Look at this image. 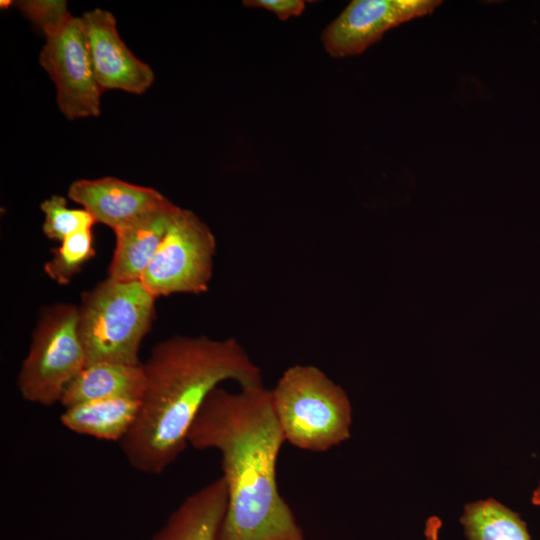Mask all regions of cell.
Segmentation results:
<instances>
[{
    "label": "cell",
    "mask_w": 540,
    "mask_h": 540,
    "mask_svg": "<svg viewBox=\"0 0 540 540\" xmlns=\"http://www.w3.org/2000/svg\"><path fill=\"white\" fill-rule=\"evenodd\" d=\"M460 522L468 540H531L520 516L494 499L466 505Z\"/></svg>",
    "instance_id": "9a60e30c"
},
{
    "label": "cell",
    "mask_w": 540,
    "mask_h": 540,
    "mask_svg": "<svg viewBox=\"0 0 540 540\" xmlns=\"http://www.w3.org/2000/svg\"><path fill=\"white\" fill-rule=\"evenodd\" d=\"M142 365L141 407L119 445L129 464L145 474L162 473L184 451L193 422L218 384L264 386L261 369L234 338L176 336L159 342Z\"/></svg>",
    "instance_id": "7a4b0ae2"
},
{
    "label": "cell",
    "mask_w": 540,
    "mask_h": 540,
    "mask_svg": "<svg viewBox=\"0 0 540 540\" xmlns=\"http://www.w3.org/2000/svg\"><path fill=\"white\" fill-rule=\"evenodd\" d=\"M216 241L192 211L178 208L141 282L155 297L208 290Z\"/></svg>",
    "instance_id": "52a82bcc"
},
{
    "label": "cell",
    "mask_w": 540,
    "mask_h": 540,
    "mask_svg": "<svg viewBox=\"0 0 540 540\" xmlns=\"http://www.w3.org/2000/svg\"><path fill=\"white\" fill-rule=\"evenodd\" d=\"M245 7L263 8L273 12L281 21H286L290 17L300 16L306 7V2L302 0H245Z\"/></svg>",
    "instance_id": "ac0fdd59"
},
{
    "label": "cell",
    "mask_w": 540,
    "mask_h": 540,
    "mask_svg": "<svg viewBox=\"0 0 540 540\" xmlns=\"http://www.w3.org/2000/svg\"><path fill=\"white\" fill-rule=\"evenodd\" d=\"M179 207L168 200L159 208L114 230L116 242L108 274L110 278L140 280Z\"/></svg>",
    "instance_id": "8fae6325"
},
{
    "label": "cell",
    "mask_w": 540,
    "mask_h": 540,
    "mask_svg": "<svg viewBox=\"0 0 540 540\" xmlns=\"http://www.w3.org/2000/svg\"><path fill=\"white\" fill-rule=\"evenodd\" d=\"M40 207L44 214L43 233L52 240L62 241L69 235L92 229L96 223L85 209L69 208L63 196L52 195Z\"/></svg>",
    "instance_id": "e0dca14e"
},
{
    "label": "cell",
    "mask_w": 540,
    "mask_h": 540,
    "mask_svg": "<svg viewBox=\"0 0 540 540\" xmlns=\"http://www.w3.org/2000/svg\"><path fill=\"white\" fill-rule=\"evenodd\" d=\"M441 520L437 517H430L425 525L426 540H439Z\"/></svg>",
    "instance_id": "d6986e66"
},
{
    "label": "cell",
    "mask_w": 540,
    "mask_h": 540,
    "mask_svg": "<svg viewBox=\"0 0 540 540\" xmlns=\"http://www.w3.org/2000/svg\"><path fill=\"white\" fill-rule=\"evenodd\" d=\"M45 36L39 63L57 90L60 111L68 119L100 114L102 90L93 72L81 18L59 0H26L15 4Z\"/></svg>",
    "instance_id": "277c9868"
},
{
    "label": "cell",
    "mask_w": 540,
    "mask_h": 540,
    "mask_svg": "<svg viewBox=\"0 0 540 540\" xmlns=\"http://www.w3.org/2000/svg\"><path fill=\"white\" fill-rule=\"evenodd\" d=\"M140 407L137 398L91 401L65 408L60 421L75 433L120 442L134 425Z\"/></svg>",
    "instance_id": "5bb4252c"
},
{
    "label": "cell",
    "mask_w": 540,
    "mask_h": 540,
    "mask_svg": "<svg viewBox=\"0 0 540 540\" xmlns=\"http://www.w3.org/2000/svg\"><path fill=\"white\" fill-rule=\"evenodd\" d=\"M441 3L438 0H353L324 28L322 45L332 58L359 55L390 29L432 14Z\"/></svg>",
    "instance_id": "ba28073f"
},
{
    "label": "cell",
    "mask_w": 540,
    "mask_h": 540,
    "mask_svg": "<svg viewBox=\"0 0 540 540\" xmlns=\"http://www.w3.org/2000/svg\"><path fill=\"white\" fill-rule=\"evenodd\" d=\"M60 242L53 250V257L44 265V271L58 284L66 285L95 254L92 229L69 235Z\"/></svg>",
    "instance_id": "2e32d148"
},
{
    "label": "cell",
    "mask_w": 540,
    "mask_h": 540,
    "mask_svg": "<svg viewBox=\"0 0 540 540\" xmlns=\"http://www.w3.org/2000/svg\"><path fill=\"white\" fill-rule=\"evenodd\" d=\"M532 502L534 505H540V482L533 493Z\"/></svg>",
    "instance_id": "ffe728a7"
},
{
    "label": "cell",
    "mask_w": 540,
    "mask_h": 540,
    "mask_svg": "<svg viewBox=\"0 0 540 540\" xmlns=\"http://www.w3.org/2000/svg\"><path fill=\"white\" fill-rule=\"evenodd\" d=\"M285 442L264 386L215 388L189 434L195 449L221 455L228 503L218 540H305L279 492L277 461Z\"/></svg>",
    "instance_id": "6da1fadb"
},
{
    "label": "cell",
    "mask_w": 540,
    "mask_h": 540,
    "mask_svg": "<svg viewBox=\"0 0 540 540\" xmlns=\"http://www.w3.org/2000/svg\"><path fill=\"white\" fill-rule=\"evenodd\" d=\"M85 366L78 307L57 304L44 311L36 327L18 374L19 392L26 401L49 406Z\"/></svg>",
    "instance_id": "8992f818"
},
{
    "label": "cell",
    "mask_w": 540,
    "mask_h": 540,
    "mask_svg": "<svg viewBox=\"0 0 540 540\" xmlns=\"http://www.w3.org/2000/svg\"><path fill=\"white\" fill-rule=\"evenodd\" d=\"M12 1H1V7L7 8L9 5H11Z\"/></svg>",
    "instance_id": "44dd1931"
},
{
    "label": "cell",
    "mask_w": 540,
    "mask_h": 540,
    "mask_svg": "<svg viewBox=\"0 0 540 540\" xmlns=\"http://www.w3.org/2000/svg\"><path fill=\"white\" fill-rule=\"evenodd\" d=\"M143 365L99 362L86 365L65 387L60 403L70 407L111 398L142 399L145 391Z\"/></svg>",
    "instance_id": "4fadbf2b"
},
{
    "label": "cell",
    "mask_w": 540,
    "mask_h": 540,
    "mask_svg": "<svg viewBox=\"0 0 540 540\" xmlns=\"http://www.w3.org/2000/svg\"><path fill=\"white\" fill-rule=\"evenodd\" d=\"M80 18L95 79L101 90L144 93L152 85L154 73L122 41L113 14L96 8Z\"/></svg>",
    "instance_id": "9c48e42d"
},
{
    "label": "cell",
    "mask_w": 540,
    "mask_h": 540,
    "mask_svg": "<svg viewBox=\"0 0 540 540\" xmlns=\"http://www.w3.org/2000/svg\"><path fill=\"white\" fill-rule=\"evenodd\" d=\"M155 298L141 280L110 277L84 292L78 311L86 365L141 364L138 351L154 317Z\"/></svg>",
    "instance_id": "5b68a950"
},
{
    "label": "cell",
    "mask_w": 540,
    "mask_h": 540,
    "mask_svg": "<svg viewBox=\"0 0 540 540\" xmlns=\"http://www.w3.org/2000/svg\"><path fill=\"white\" fill-rule=\"evenodd\" d=\"M68 197L82 205L95 222L113 230L133 222L168 201L153 188L115 177L75 180L68 188Z\"/></svg>",
    "instance_id": "30bf717a"
},
{
    "label": "cell",
    "mask_w": 540,
    "mask_h": 540,
    "mask_svg": "<svg viewBox=\"0 0 540 540\" xmlns=\"http://www.w3.org/2000/svg\"><path fill=\"white\" fill-rule=\"evenodd\" d=\"M270 397L285 441L296 448L325 452L350 438V400L318 367H289Z\"/></svg>",
    "instance_id": "3957f363"
},
{
    "label": "cell",
    "mask_w": 540,
    "mask_h": 540,
    "mask_svg": "<svg viewBox=\"0 0 540 540\" xmlns=\"http://www.w3.org/2000/svg\"><path fill=\"white\" fill-rule=\"evenodd\" d=\"M227 503V484L220 476L186 497L151 540H218Z\"/></svg>",
    "instance_id": "7c38bea8"
}]
</instances>
